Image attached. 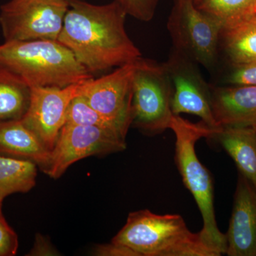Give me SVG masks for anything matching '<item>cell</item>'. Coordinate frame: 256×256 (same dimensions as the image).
<instances>
[{
    "label": "cell",
    "instance_id": "6da1fadb",
    "mask_svg": "<svg viewBox=\"0 0 256 256\" xmlns=\"http://www.w3.org/2000/svg\"><path fill=\"white\" fill-rule=\"evenodd\" d=\"M58 41L90 73L104 72L142 58L126 28L128 16L116 1L105 5L68 0Z\"/></svg>",
    "mask_w": 256,
    "mask_h": 256
},
{
    "label": "cell",
    "instance_id": "7a4b0ae2",
    "mask_svg": "<svg viewBox=\"0 0 256 256\" xmlns=\"http://www.w3.org/2000/svg\"><path fill=\"white\" fill-rule=\"evenodd\" d=\"M112 242L126 246L138 256H220L193 233L178 214L159 215L148 210L132 212Z\"/></svg>",
    "mask_w": 256,
    "mask_h": 256
},
{
    "label": "cell",
    "instance_id": "3957f363",
    "mask_svg": "<svg viewBox=\"0 0 256 256\" xmlns=\"http://www.w3.org/2000/svg\"><path fill=\"white\" fill-rule=\"evenodd\" d=\"M0 66L30 87L64 88L94 78L68 48L52 40L4 42L0 45Z\"/></svg>",
    "mask_w": 256,
    "mask_h": 256
},
{
    "label": "cell",
    "instance_id": "277c9868",
    "mask_svg": "<svg viewBox=\"0 0 256 256\" xmlns=\"http://www.w3.org/2000/svg\"><path fill=\"white\" fill-rule=\"evenodd\" d=\"M218 128H210L202 121L194 124L180 114H173L170 127L176 138L175 162L183 182L194 198L203 218V228L200 234L204 240L222 256L226 252V237L217 225L213 181L208 170L198 160L195 150L198 140L210 138Z\"/></svg>",
    "mask_w": 256,
    "mask_h": 256
},
{
    "label": "cell",
    "instance_id": "5b68a950",
    "mask_svg": "<svg viewBox=\"0 0 256 256\" xmlns=\"http://www.w3.org/2000/svg\"><path fill=\"white\" fill-rule=\"evenodd\" d=\"M172 88L164 63L141 58L132 84V124L148 136L170 129Z\"/></svg>",
    "mask_w": 256,
    "mask_h": 256
},
{
    "label": "cell",
    "instance_id": "8992f818",
    "mask_svg": "<svg viewBox=\"0 0 256 256\" xmlns=\"http://www.w3.org/2000/svg\"><path fill=\"white\" fill-rule=\"evenodd\" d=\"M222 28L193 0H175L168 22L173 48L208 70L218 64Z\"/></svg>",
    "mask_w": 256,
    "mask_h": 256
},
{
    "label": "cell",
    "instance_id": "52a82bcc",
    "mask_svg": "<svg viewBox=\"0 0 256 256\" xmlns=\"http://www.w3.org/2000/svg\"><path fill=\"white\" fill-rule=\"evenodd\" d=\"M68 6V0H10L0 8L4 41H57Z\"/></svg>",
    "mask_w": 256,
    "mask_h": 256
},
{
    "label": "cell",
    "instance_id": "ba28073f",
    "mask_svg": "<svg viewBox=\"0 0 256 256\" xmlns=\"http://www.w3.org/2000/svg\"><path fill=\"white\" fill-rule=\"evenodd\" d=\"M126 149V138L110 130L66 124L50 152V164L45 171L50 178H58L78 160Z\"/></svg>",
    "mask_w": 256,
    "mask_h": 256
},
{
    "label": "cell",
    "instance_id": "9c48e42d",
    "mask_svg": "<svg viewBox=\"0 0 256 256\" xmlns=\"http://www.w3.org/2000/svg\"><path fill=\"white\" fill-rule=\"evenodd\" d=\"M164 65L172 88V114H194L210 128H220L212 110V86L204 78L200 65L173 47Z\"/></svg>",
    "mask_w": 256,
    "mask_h": 256
},
{
    "label": "cell",
    "instance_id": "30bf717a",
    "mask_svg": "<svg viewBox=\"0 0 256 256\" xmlns=\"http://www.w3.org/2000/svg\"><path fill=\"white\" fill-rule=\"evenodd\" d=\"M138 60L118 67L100 78L86 80L80 94L89 105L116 124L126 136L132 124L133 78Z\"/></svg>",
    "mask_w": 256,
    "mask_h": 256
},
{
    "label": "cell",
    "instance_id": "8fae6325",
    "mask_svg": "<svg viewBox=\"0 0 256 256\" xmlns=\"http://www.w3.org/2000/svg\"><path fill=\"white\" fill-rule=\"evenodd\" d=\"M85 82L64 88L31 87L30 104L21 120L48 150L54 148L66 121L68 106L74 98L80 95Z\"/></svg>",
    "mask_w": 256,
    "mask_h": 256
},
{
    "label": "cell",
    "instance_id": "7c38bea8",
    "mask_svg": "<svg viewBox=\"0 0 256 256\" xmlns=\"http://www.w3.org/2000/svg\"><path fill=\"white\" fill-rule=\"evenodd\" d=\"M226 237L228 256H256V188L239 173Z\"/></svg>",
    "mask_w": 256,
    "mask_h": 256
},
{
    "label": "cell",
    "instance_id": "4fadbf2b",
    "mask_svg": "<svg viewBox=\"0 0 256 256\" xmlns=\"http://www.w3.org/2000/svg\"><path fill=\"white\" fill-rule=\"evenodd\" d=\"M212 106L220 126L256 124V86H212Z\"/></svg>",
    "mask_w": 256,
    "mask_h": 256
},
{
    "label": "cell",
    "instance_id": "5bb4252c",
    "mask_svg": "<svg viewBox=\"0 0 256 256\" xmlns=\"http://www.w3.org/2000/svg\"><path fill=\"white\" fill-rule=\"evenodd\" d=\"M216 140L235 162L239 173L256 188V129L252 126H220Z\"/></svg>",
    "mask_w": 256,
    "mask_h": 256
},
{
    "label": "cell",
    "instance_id": "9a60e30c",
    "mask_svg": "<svg viewBox=\"0 0 256 256\" xmlns=\"http://www.w3.org/2000/svg\"><path fill=\"white\" fill-rule=\"evenodd\" d=\"M1 154L31 160L45 170L50 160V151L21 119L0 122Z\"/></svg>",
    "mask_w": 256,
    "mask_h": 256
},
{
    "label": "cell",
    "instance_id": "2e32d148",
    "mask_svg": "<svg viewBox=\"0 0 256 256\" xmlns=\"http://www.w3.org/2000/svg\"><path fill=\"white\" fill-rule=\"evenodd\" d=\"M220 48H223L232 66L256 60V12L224 25Z\"/></svg>",
    "mask_w": 256,
    "mask_h": 256
},
{
    "label": "cell",
    "instance_id": "e0dca14e",
    "mask_svg": "<svg viewBox=\"0 0 256 256\" xmlns=\"http://www.w3.org/2000/svg\"><path fill=\"white\" fill-rule=\"evenodd\" d=\"M30 96L31 87L21 77L0 66V122L21 119Z\"/></svg>",
    "mask_w": 256,
    "mask_h": 256
},
{
    "label": "cell",
    "instance_id": "ac0fdd59",
    "mask_svg": "<svg viewBox=\"0 0 256 256\" xmlns=\"http://www.w3.org/2000/svg\"><path fill=\"white\" fill-rule=\"evenodd\" d=\"M36 175V164L31 160L0 156V204L10 194L31 190Z\"/></svg>",
    "mask_w": 256,
    "mask_h": 256
},
{
    "label": "cell",
    "instance_id": "d6986e66",
    "mask_svg": "<svg viewBox=\"0 0 256 256\" xmlns=\"http://www.w3.org/2000/svg\"><path fill=\"white\" fill-rule=\"evenodd\" d=\"M256 0H196L198 10L220 21L222 24L254 11Z\"/></svg>",
    "mask_w": 256,
    "mask_h": 256
},
{
    "label": "cell",
    "instance_id": "ffe728a7",
    "mask_svg": "<svg viewBox=\"0 0 256 256\" xmlns=\"http://www.w3.org/2000/svg\"><path fill=\"white\" fill-rule=\"evenodd\" d=\"M66 124L94 126L110 130L126 138V134L116 124L99 114L80 95L74 98L70 102L67 110Z\"/></svg>",
    "mask_w": 256,
    "mask_h": 256
},
{
    "label": "cell",
    "instance_id": "44dd1931",
    "mask_svg": "<svg viewBox=\"0 0 256 256\" xmlns=\"http://www.w3.org/2000/svg\"><path fill=\"white\" fill-rule=\"evenodd\" d=\"M126 14L141 22H148L153 20L161 0H114Z\"/></svg>",
    "mask_w": 256,
    "mask_h": 256
},
{
    "label": "cell",
    "instance_id": "7402d4cb",
    "mask_svg": "<svg viewBox=\"0 0 256 256\" xmlns=\"http://www.w3.org/2000/svg\"><path fill=\"white\" fill-rule=\"evenodd\" d=\"M225 80L229 86H256V60L232 66Z\"/></svg>",
    "mask_w": 256,
    "mask_h": 256
},
{
    "label": "cell",
    "instance_id": "603a6c76",
    "mask_svg": "<svg viewBox=\"0 0 256 256\" xmlns=\"http://www.w3.org/2000/svg\"><path fill=\"white\" fill-rule=\"evenodd\" d=\"M18 245V235L5 220L0 204V256L16 255Z\"/></svg>",
    "mask_w": 256,
    "mask_h": 256
},
{
    "label": "cell",
    "instance_id": "cb8c5ba5",
    "mask_svg": "<svg viewBox=\"0 0 256 256\" xmlns=\"http://www.w3.org/2000/svg\"><path fill=\"white\" fill-rule=\"evenodd\" d=\"M94 255L98 256H138L134 250L122 245L111 242L109 244L97 246L94 248Z\"/></svg>",
    "mask_w": 256,
    "mask_h": 256
},
{
    "label": "cell",
    "instance_id": "d4e9b609",
    "mask_svg": "<svg viewBox=\"0 0 256 256\" xmlns=\"http://www.w3.org/2000/svg\"><path fill=\"white\" fill-rule=\"evenodd\" d=\"M55 250L50 246V244L42 236L37 237L35 245L32 249L31 255H53Z\"/></svg>",
    "mask_w": 256,
    "mask_h": 256
},
{
    "label": "cell",
    "instance_id": "484cf974",
    "mask_svg": "<svg viewBox=\"0 0 256 256\" xmlns=\"http://www.w3.org/2000/svg\"><path fill=\"white\" fill-rule=\"evenodd\" d=\"M254 12H256V0L255 2V6H254Z\"/></svg>",
    "mask_w": 256,
    "mask_h": 256
},
{
    "label": "cell",
    "instance_id": "4316f807",
    "mask_svg": "<svg viewBox=\"0 0 256 256\" xmlns=\"http://www.w3.org/2000/svg\"><path fill=\"white\" fill-rule=\"evenodd\" d=\"M252 127L255 128H256V124H255V126H252Z\"/></svg>",
    "mask_w": 256,
    "mask_h": 256
},
{
    "label": "cell",
    "instance_id": "83f0119b",
    "mask_svg": "<svg viewBox=\"0 0 256 256\" xmlns=\"http://www.w3.org/2000/svg\"><path fill=\"white\" fill-rule=\"evenodd\" d=\"M193 1L194 2H195L196 1V0H193Z\"/></svg>",
    "mask_w": 256,
    "mask_h": 256
}]
</instances>
